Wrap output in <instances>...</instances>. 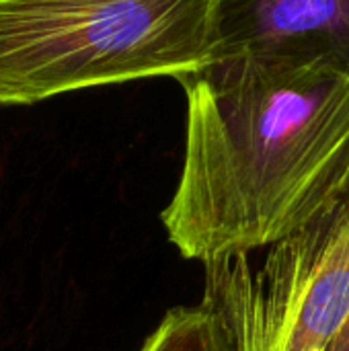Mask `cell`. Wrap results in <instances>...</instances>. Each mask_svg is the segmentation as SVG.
Returning a JSON list of instances; mask_svg holds the SVG:
<instances>
[{
	"mask_svg": "<svg viewBox=\"0 0 349 351\" xmlns=\"http://www.w3.org/2000/svg\"><path fill=\"white\" fill-rule=\"evenodd\" d=\"M222 60L349 76V0H212L210 62Z\"/></svg>",
	"mask_w": 349,
	"mask_h": 351,
	"instance_id": "obj_4",
	"label": "cell"
},
{
	"mask_svg": "<svg viewBox=\"0 0 349 351\" xmlns=\"http://www.w3.org/2000/svg\"><path fill=\"white\" fill-rule=\"evenodd\" d=\"M329 351H349V317L348 323L344 325L341 333L337 335V339L333 341V346L329 348Z\"/></svg>",
	"mask_w": 349,
	"mask_h": 351,
	"instance_id": "obj_6",
	"label": "cell"
},
{
	"mask_svg": "<svg viewBox=\"0 0 349 351\" xmlns=\"http://www.w3.org/2000/svg\"><path fill=\"white\" fill-rule=\"evenodd\" d=\"M138 351H232L218 319L200 302L171 308Z\"/></svg>",
	"mask_w": 349,
	"mask_h": 351,
	"instance_id": "obj_5",
	"label": "cell"
},
{
	"mask_svg": "<svg viewBox=\"0 0 349 351\" xmlns=\"http://www.w3.org/2000/svg\"><path fill=\"white\" fill-rule=\"evenodd\" d=\"M212 0H0V105L210 62Z\"/></svg>",
	"mask_w": 349,
	"mask_h": 351,
	"instance_id": "obj_2",
	"label": "cell"
},
{
	"mask_svg": "<svg viewBox=\"0 0 349 351\" xmlns=\"http://www.w3.org/2000/svg\"><path fill=\"white\" fill-rule=\"evenodd\" d=\"M185 156L160 214L191 261L257 253L349 195V76L249 60L179 78Z\"/></svg>",
	"mask_w": 349,
	"mask_h": 351,
	"instance_id": "obj_1",
	"label": "cell"
},
{
	"mask_svg": "<svg viewBox=\"0 0 349 351\" xmlns=\"http://www.w3.org/2000/svg\"><path fill=\"white\" fill-rule=\"evenodd\" d=\"M263 253L204 263L202 304L232 351H329L349 317V195Z\"/></svg>",
	"mask_w": 349,
	"mask_h": 351,
	"instance_id": "obj_3",
	"label": "cell"
}]
</instances>
